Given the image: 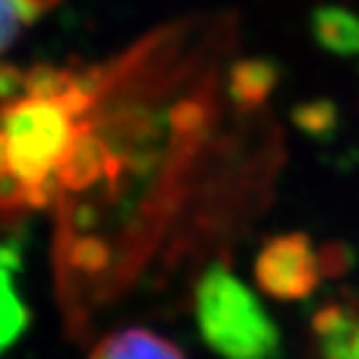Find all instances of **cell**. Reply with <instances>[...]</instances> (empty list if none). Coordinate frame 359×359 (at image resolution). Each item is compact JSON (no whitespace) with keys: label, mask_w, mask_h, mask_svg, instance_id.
<instances>
[{"label":"cell","mask_w":359,"mask_h":359,"mask_svg":"<svg viewBox=\"0 0 359 359\" xmlns=\"http://www.w3.org/2000/svg\"><path fill=\"white\" fill-rule=\"evenodd\" d=\"M318 255H320V269H323V276H343V273H348L350 264H353L350 248L341 241L325 243V246L318 250Z\"/></svg>","instance_id":"9c48e42d"},{"label":"cell","mask_w":359,"mask_h":359,"mask_svg":"<svg viewBox=\"0 0 359 359\" xmlns=\"http://www.w3.org/2000/svg\"><path fill=\"white\" fill-rule=\"evenodd\" d=\"M19 253L10 243H0V353L12 348L28 330L30 311L21 299L19 285Z\"/></svg>","instance_id":"277c9868"},{"label":"cell","mask_w":359,"mask_h":359,"mask_svg":"<svg viewBox=\"0 0 359 359\" xmlns=\"http://www.w3.org/2000/svg\"><path fill=\"white\" fill-rule=\"evenodd\" d=\"M58 0H0V53L19 40L21 33L42 19Z\"/></svg>","instance_id":"52a82bcc"},{"label":"cell","mask_w":359,"mask_h":359,"mask_svg":"<svg viewBox=\"0 0 359 359\" xmlns=\"http://www.w3.org/2000/svg\"><path fill=\"white\" fill-rule=\"evenodd\" d=\"M280 81V65L273 58H241L227 74V95L241 111H253L271 97Z\"/></svg>","instance_id":"3957f363"},{"label":"cell","mask_w":359,"mask_h":359,"mask_svg":"<svg viewBox=\"0 0 359 359\" xmlns=\"http://www.w3.org/2000/svg\"><path fill=\"white\" fill-rule=\"evenodd\" d=\"M195 318L202 341L220 359H280L283 336L257 297L213 262L195 287Z\"/></svg>","instance_id":"6da1fadb"},{"label":"cell","mask_w":359,"mask_h":359,"mask_svg":"<svg viewBox=\"0 0 359 359\" xmlns=\"http://www.w3.org/2000/svg\"><path fill=\"white\" fill-rule=\"evenodd\" d=\"M320 278V255L311 236L302 232L273 236L255 257V283L273 299H306L316 292Z\"/></svg>","instance_id":"7a4b0ae2"},{"label":"cell","mask_w":359,"mask_h":359,"mask_svg":"<svg viewBox=\"0 0 359 359\" xmlns=\"http://www.w3.org/2000/svg\"><path fill=\"white\" fill-rule=\"evenodd\" d=\"M311 35L332 56H359V14L341 5H320L311 12Z\"/></svg>","instance_id":"5b68a950"},{"label":"cell","mask_w":359,"mask_h":359,"mask_svg":"<svg viewBox=\"0 0 359 359\" xmlns=\"http://www.w3.org/2000/svg\"><path fill=\"white\" fill-rule=\"evenodd\" d=\"M290 116H292L297 130H302L304 135L316 142L332 140L341 126L339 107L332 100H327V97H316V100L297 104Z\"/></svg>","instance_id":"ba28073f"},{"label":"cell","mask_w":359,"mask_h":359,"mask_svg":"<svg viewBox=\"0 0 359 359\" xmlns=\"http://www.w3.org/2000/svg\"><path fill=\"white\" fill-rule=\"evenodd\" d=\"M88 359H186L172 341L149 330H118L97 343Z\"/></svg>","instance_id":"8992f818"}]
</instances>
